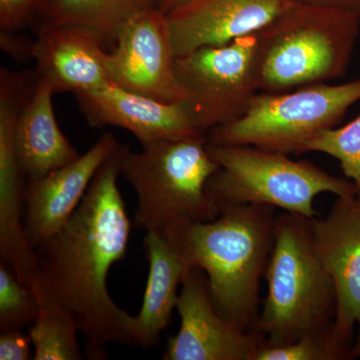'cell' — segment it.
<instances>
[{"instance_id":"2","label":"cell","mask_w":360,"mask_h":360,"mask_svg":"<svg viewBox=\"0 0 360 360\" xmlns=\"http://www.w3.org/2000/svg\"><path fill=\"white\" fill-rule=\"evenodd\" d=\"M276 215L274 206H225L210 221L174 220L160 231L191 269L205 272L217 312L245 331L257 329Z\"/></svg>"},{"instance_id":"8","label":"cell","mask_w":360,"mask_h":360,"mask_svg":"<svg viewBox=\"0 0 360 360\" xmlns=\"http://www.w3.org/2000/svg\"><path fill=\"white\" fill-rule=\"evenodd\" d=\"M257 58V33L177 56L182 104L198 131L207 135L245 115L259 92Z\"/></svg>"},{"instance_id":"15","label":"cell","mask_w":360,"mask_h":360,"mask_svg":"<svg viewBox=\"0 0 360 360\" xmlns=\"http://www.w3.org/2000/svg\"><path fill=\"white\" fill-rule=\"evenodd\" d=\"M297 0H193L168 14L176 56L255 34Z\"/></svg>"},{"instance_id":"26","label":"cell","mask_w":360,"mask_h":360,"mask_svg":"<svg viewBox=\"0 0 360 360\" xmlns=\"http://www.w3.org/2000/svg\"><path fill=\"white\" fill-rule=\"evenodd\" d=\"M0 47L14 59L25 61L33 58L34 41H30L18 32H0Z\"/></svg>"},{"instance_id":"4","label":"cell","mask_w":360,"mask_h":360,"mask_svg":"<svg viewBox=\"0 0 360 360\" xmlns=\"http://www.w3.org/2000/svg\"><path fill=\"white\" fill-rule=\"evenodd\" d=\"M359 33V14L296 2L257 33L258 91L281 94L343 77Z\"/></svg>"},{"instance_id":"28","label":"cell","mask_w":360,"mask_h":360,"mask_svg":"<svg viewBox=\"0 0 360 360\" xmlns=\"http://www.w3.org/2000/svg\"><path fill=\"white\" fill-rule=\"evenodd\" d=\"M191 1L193 0H158V8L168 15Z\"/></svg>"},{"instance_id":"24","label":"cell","mask_w":360,"mask_h":360,"mask_svg":"<svg viewBox=\"0 0 360 360\" xmlns=\"http://www.w3.org/2000/svg\"><path fill=\"white\" fill-rule=\"evenodd\" d=\"M44 0H0V32H20L40 15Z\"/></svg>"},{"instance_id":"22","label":"cell","mask_w":360,"mask_h":360,"mask_svg":"<svg viewBox=\"0 0 360 360\" xmlns=\"http://www.w3.org/2000/svg\"><path fill=\"white\" fill-rule=\"evenodd\" d=\"M352 356H356L354 347L341 341L333 326L288 345H260L255 360H341Z\"/></svg>"},{"instance_id":"16","label":"cell","mask_w":360,"mask_h":360,"mask_svg":"<svg viewBox=\"0 0 360 360\" xmlns=\"http://www.w3.org/2000/svg\"><path fill=\"white\" fill-rule=\"evenodd\" d=\"M144 248L149 272L141 311L131 315L129 335L131 345L150 349L160 343L176 309L179 286L191 267L161 231L146 232Z\"/></svg>"},{"instance_id":"25","label":"cell","mask_w":360,"mask_h":360,"mask_svg":"<svg viewBox=\"0 0 360 360\" xmlns=\"http://www.w3.org/2000/svg\"><path fill=\"white\" fill-rule=\"evenodd\" d=\"M32 341L21 329L2 331L0 335V360H27L32 359Z\"/></svg>"},{"instance_id":"9","label":"cell","mask_w":360,"mask_h":360,"mask_svg":"<svg viewBox=\"0 0 360 360\" xmlns=\"http://www.w3.org/2000/svg\"><path fill=\"white\" fill-rule=\"evenodd\" d=\"M167 14L158 7L141 11L122 26L112 51V84L167 103H184Z\"/></svg>"},{"instance_id":"20","label":"cell","mask_w":360,"mask_h":360,"mask_svg":"<svg viewBox=\"0 0 360 360\" xmlns=\"http://www.w3.org/2000/svg\"><path fill=\"white\" fill-rule=\"evenodd\" d=\"M77 323L70 314L52 307H40V314L30 328L34 360H80Z\"/></svg>"},{"instance_id":"14","label":"cell","mask_w":360,"mask_h":360,"mask_svg":"<svg viewBox=\"0 0 360 360\" xmlns=\"http://www.w3.org/2000/svg\"><path fill=\"white\" fill-rule=\"evenodd\" d=\"M82 26L42 23L34 41L37 78L58 92L87 91L112 84L110 52Z\"/></svg>"},{"instance_id":"7","label":"cell","mask_w":360,"mask_h":360,"mask_svg":"<svg viewBox=\"0 0 360 360\" xmlns=\"http://www.w3.org/2000/svg\"><path fill=\"white\" fill-rule=\"evenodd\" d=\"M359 101L360 78L347 84L309 85L281 94L258 92L245 115L210 130L207 141L300 155L311 137L335 127Z\"/></svg>"},{"instance_id":"6","label":"cell","mask_w":360,"mask_h":360,"mask_svg":"<svg viewBox=\"0 0 360 360\" xmlns=\"http://www.w3.org/2000/svg\"><path fill=\"white\" fill-rule=\"evenodd\" d=\"M219 170L206 184L217 207L274 206L285 212L316 217L314 202L321 193L357 196L354 182L329 174L314 163L251 146L208 143Z\"/></svg>"},{"instance_id":"1","label":"cell","mask_w":360,"mask_h":360,"mask_svg":"<svg viewBox=\"0 0 360 360\" xmlns=\"http://www.w3.org/2000/svg\"><path fill=\"white\" fill-rule=\"evenodd\" d=\"M122 146L108 158L63 227L35 248V295L40 307L63 310L86 338L91 359H106L110 343L130 345L131 315L108 290L111 266L127 255L131 224L118 179Z\"/></svg>"},{"instance_id":"10","label":"cell","mask_w":360,"mask_h":360,"mask_svg":"<svg viewBox=\"0 0 360 360\" xmlns=\"http://www.w3.org/2000/svg\"><path fill=\"white\" fill-rule=\"evenodd\" d=\"M176 310L179 333L168 340L165 360H255L262 345L257 331H245L217 312L207 276L193 267L181 284Z\"/></svg>"},{"instance_id":"12","label":"cell","mask_w":360,"mask_h":360,"mask_svg":"<svg viewBox=\"0 0 360 360\" xmlns=\"http://www.w3.org/2000/svg\"><path fill=\"white\" fill-rule=\"evenodd\" d=\"M120 146L115 135L106 132L77 160L28 181L25 187V231L34 250L72 217L96 172Z\"/></svg>"},{"instance_id":"13","label":"cell","mask_w":360,"mask_h":360,"mask_svg":"<svg viewBox=\"0 0 360 360\" xmlns=\"http://www.w3.org/2000/svg\"><path fill=\"white\" fill-rule=\"evenodd\" d=\"M75 96L91 127H120L134 134L142 146L205 134L194 127L182 103H163L115 84Z\"/></svg>"},{"instance_id":"27","label":"cell","mask_w":360,"mask_h":360,"mask_svg":"<svg viewBox=\"0 0 360 360\" xmlns=\"http://www.w3.org/2000/svg\"><path fill=\"white\" fill-rule=\"evenodd\" d=\"M297 1L309 4V6L345 9L360 15V0H297Z\"/></svg>"},{"instance_id":"19","label":"cell","mask_w":360,"mask_h":360,"mask_svg":"<svg viewBox=\"0 0 360 360\" xmlns=\"http://www.w3.org/2000/svg\"><path fill=\"white\" fill-rule=\"evenodd\" d=\"M151 7H158V0H44L39 16L49 25L89 28L113 49L122 26Z\"/></svg>"},{"instance_id":"21","label":"cell","mask_w":360,"mask_h":360,"mask_svg":"<svg viewBox=\"0 0 360 360\" xmlns=\"http://www.w3.org/2000/svg\"><path fill=\"white\" fill-rule=\"evenodd\" d=\"M321 153L340 161L343 174L354 182L360 200V115L340 127L315 134L303 146L302 153Z\"/></svg>"},{"instance_id":"5","label":"cell","mask_w":360,"mask_h":360,"mask_svg":"<svg viewBox=\"0 0 360 360\" xmlns=\"http://www.w3.org/2000/svg\"><path fill=\"white\" fill-rule=\"evenodd\" d=\"M219 168L205 134L153 142L139 153L122 146L120 172L137 194L135 225L160 231L174 220L217 219L219 208L206 193V184Z\"/></svg>"},{"instance_id":"3","label":"cell","mask_w":360,"mask_h":360,"mask_svg":"<svg viewBox=\"0 0 360 360\" xmlns=\"http://www.w3.org/2000/svg\"><path fill=\"white\" fill-rule=\"evenodd\" d=\"M264 278L267 295L255 329L262 345H288L333 326L335 283L315 246L311 219L285 212L276 215Z\"/></svg>"},{"instance_id":"11","label":"cell","mask_w":360,"mask_h":360,"mask_svg":"<svg viewBox=\"0 0 360 360\" xmlns=\"http://www.w3.org/2000/svg\"><path fill=\"white\" fill-rule=\"evenodd\" d=\"M315 246L335 283L336 314L333 328L341 341L352 345L354 329L360 347V200L338 198L326 219H311Z\"/></svg>"},{"instance_id":"23","label":"cell","mask_w":360,"mask_h":360,"mask_svg":"<svg viewBox=\"0 0 360 360\" xmlns=\"http://www.w3.org/2000/svg\"><path fill=\"white\" fill-rule=\"evenodd\" d=\"M40 314L37 296L18 278L13 269L0 262V333L22 330Z\"/></svg>"},{"instance_id":"18","label":"cell","mask_w":360,"mask_h":360,"mask_svg":"<svg viewBox=\"0 0 360 360\" xmlns=\"http://www.w3.org/2000/svg\"><path fill=\"white\" fill-rule=\"evenodd\" d=\"M25 179L16 155L0 153V255L34 292L37 260L25 231Z\"/></svg>"},{"instance_id":"17","label":"cell","mask_w":360,"mask_h":360,"mask_svg":"<svg viewBox=\"0 0 360 360\" xmlns=\"http://www.w3.org/2000/svg\"><path fill=\"white\" fill-rule=\"evenodd\" d=\"M51 85L37 78L32 96L18 117L15 150L26 179H40L72 162L79 153L59 129Z\"/></svg>"},{"instance_id":"29","label":"cell","mask_w":360,"mask_h":360,"mask_svg":"<svg viewBox=\"0 0 360 360\" xmlns=\"http://www.w3.org/2000/svg\"><path fill=\"white\" fill-rule=\"evenodd\" d=\"M357 356H360V347L359 348V350H357Z\"/></svg>"}]
</instances>
